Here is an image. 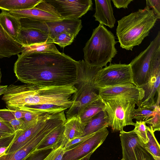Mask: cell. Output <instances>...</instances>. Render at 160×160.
<instances>
[{
    "label": "cell",
    "instance_id": "6da1fadb",
    "mask_svg": "<svg viewBox=\"0 0 160 160\" xmlns=\"http://www.w3.org/2000/svg\"><path fill=\"white\" fill-rule=\"evenodd\" d=\"M18 56L14 72L23 83L42 86L76 84V61L63 53L21 54Z\"/></svg>",
    "mask_w": 160,
    "mask_h": 160
},
{
    "label": "cell",
    "instance_id": "7a4b0ae2",
    "mask_svg": "<svg viewBox=\"0 0 160 160\" xmlns=\"http://www.w3.org/2000/svg\"><path fill=\"white\" fill-rule=\"evenodd\" d=\"M158 20L152 10L146 6L118 20L116 34L120 47L132 51L148 36Z\"/></svg>",
    "mask_w": 160,
    "mask_h": 160
},
{
    "label": "cell",
    "instance_id": "3957f363",
    "mask_svg": "<svg viewBox=\"0 0 160 160\" xmlns=\"http://www.w3.org/2000/svg\"><path fill=\"white\" fill-rule=\"evenodd\" d=\"M77 79L75 86L77 91L72 97L73 104L65 113L68 119L80 116L85 108L98 99L99 88L95 85L96 74L101 68L90 66L83 60L76 61Z\"/></svg>",
    "mask_w": 160,
    "mask_h": 160
},
{
    "label": "cell",
    "instance_id": "277c9868",
    "mask_svg": "<svg viewBox=\"0 0 160 160\" xmlns=\"http://www.w3.org/2000/svg\"><path fill=\"white\" fill-rule=\"evenodd\" d=\"M117 42L113 34L99 24L93 30L83 49L84 61L92 67L107 66L117 54L115 47Z\"/></svg>",
    "mask_w": 160,
    "mask_h": 160
},
{
    "label": "cell",
    "instance_id": "5b68a950",
    "mask_svg": "<svg viewBox=\"0 0 160 160\" xmlns=\"http://www.w3.org/2000/svg\"><path fill=\"white\" fill-rule=\"evenodd\" d=\"M160 54V31L148 46L129 64L133 84L140 88L146 84L151 75L153 61Z\"/></svg>",
    "mask_w": 160,
    "mask_h": 160
},
{
    "label": "cell",
    "instance_id": "8992f818",
    "mask_svg": "<svg viewBox=\"0 0 160 160\" xmlns=\"http://www.w3.org/2000/svg\"><path fill=\"white\" fill-rule=\"evenodd\" d=\"M103 101L108 117V126L113 132L120 131L126 126L134 125L132 115L135 103L120 98Z\"/></svg>",
    "mask_w": 160,
    "mask_h": 160
},
{
    "label": "cell",
    "instance_id": "52a82bcc",
    "mask_svg": "<svg viewBox=\"0 0 160 160\" xmlns=\"http://www.w3.org/2000/svg\"><path fill=\"white\" fill-rule=\"evenodd\" d=\"M133 84L129 64L111 63L101 68L97 72L95 86L100 88L118 85Z\"/></svg>",
    "mask_w": 160,
    "mask_h": 160
},
{
    "label": "cell",
    "instance_id": "ba28073f",
    "mask_svg": "<svg viewBox=\"0 0 160 160\" xmlns=\"http://www.w3.org/2000/svg\"><path fill=\"white\" fill-rule=\"evenodd\" d=\"M28 28L34 29L47 34L52 39L62 33H68L75 38L82 28L80 19H63L52 22H42L28 19Z\"/></svg>",
    "mask_w": 160,
    "mask_h": 160
},
{
    "label": "cell",
    "instance_id": "9c48e42d",
    "mask_svg": "<svg viewBox=\"0 0 160 160\" xmlns=\"http://www.w3.org/2000/svg\"><path fill=\"white\" fill-rule=\"evenodd\" d=\"M109 133L104 128L85 141L65 151L62 160H89L94 152L103 143Z\"/></svg>",
    "mask_w": 160,
    "mask_h": 160
},
{
    "label": "cell",
    "instance_id": "30bf717a",
    "mask_svg": "<svg viewBox=\"0 0 160 160\" xmlns=\"http://www.w3.org/2000/svg\"><path fill=\"white\" fill-rule=\"evenodd\" d=\"M98 94L104 101L116 98L125 99L138 107L144 97V91L133 83L106 87L99 89Z\"/></svg>",
    "mask_w": 160,
    "mask_h": 160
},
{
    "label": "cell",
    "instance_id": "8fae6325",
    "mask_svg": "<svg viewBox=\"0 0 160 160\" xmlns=\"http://www.w3.org/2000/svg\"><path fill=\"white\" fill-rule=\"evenodd\" d=\"M64 19H78L92 9V0H46Z\"/></svg>",
    "mask_w": 160,
    "mask_h": 160
},
{
    "label": "cell",
    "instance_id": "7c38bea8",
    "mask_svg": "<svg viewBox=\"0 0 160 160\" xmlns=\"http://www.w3.org/2000/svg\"><path fill=\"white\" fill-rule=\"evenodd\" d=\"M18 18H28L42 22H52L64 19L50 3L42 0L33 8L8 12Z\"/></svg>",
    "mask_w": 160,
    "mask_h": 160
},
{
    "label": "cell",
    "instance_id": "4fadbf2b",
    "mask_svg": "<svg viewBox=\"0 0 160 160\" xmlns=\"http://www.w3.org/2000/svg\"><path fill=\"white\" fill-rule=\"evenodd\" d=\"M55 129L53 124L47 122L27 144L15 152L2 154L0 156V160H23L29 154L34 152L43 139Z\"/></svg>",
    "mask_w": 160,
    "mask_h": 160
},
{
    "label": "cell",
    "instance_id": "5bb4252c",
    "mask_svg": "<svg viewBox=\"0 0 160 160\" xmlns=\"http://www.w3.org/2000/svg\"><path fill=\"white\" fill-rule=\"evenodd\" d=\"M160 54L154 60L150 77L147 82L140 88L144 91V97L138 107H150L156 106L155 97L160 90Z\"/></svg>",
    "mask_w": 160,
    "mask_h": 160
},
{
    "label": "cell",
    "instance_id": "9a60e30c",
    "mask_svg": "<svg viewBox=\"0 0 160 160\" xmlns=\"http://www.w3.org/2000/svg\"><path fill=\"white\" fill-rule=\"evenodd\" d=\"M54 113H47L29 128L23 131L18 130L16 132L13 139L5 153L15 152L27 144L41 129L50 115Z\"/></svg>",
    "mask_w": 160,
    "mask_h": 160
},
{
    "label": "cell",
    "instance_id": "2e32d148",
    "mask_svg": "<svg viewBox=\"0 0 160 160\" xmlns=\"http://www.w3.org/2000/svg\"><path fill=\"white\" fill-rule=\"evenodd\" d=\"M111 0H95V20L100 24L112 28L116 23Z\"/></svg>",
    "mask_w": 160,
    "mask_h": 160
},
{
    "label": "cell",
    "instance_id": "e0dca14e",
    "mask_svg": "<svg viewBox=\"0 0 160 160\" xmlns=\"http://www.w3.org/2000/svg\"><path fill=\"white\" fill-rule=\"evenodd\" d=\"M123 160H137L135 152V146L143 144L136 133L132 130L120 131L119 135Z\"/></svg>",
    "mask_w": 160,
    "mask_h": 160
},
{
    "label": "cell",
    "instance_id": "ac0fdd59",
    "mask_svg": "<svg viewBox=\"0 0 160 160\" xmlns=\"http://www.w3.org/2000/svg\"><path fill=\"white\" fill-rule=\"evenodd\" d=\"M86 125L81 121L78 115L67 119L64 124L62 144L65 146L68 141L84 136Z\"/></svg>",
    "mask_w": 160,
    "mask_h": 160
},
{
    "label": "cell",
    "instance_id": "d6986e66",
    "mask_svg": "<svg viewBox=\"0 0 160 160\" xmlns=\"http://www.w3.org/2000/svg\"><path fill=\"white\" fill-rule=\"evenodd\" d=\"M22 46L35 44L53 43V39L48 34L34 29L22 28L16 41Z\"/></svg>",
    "mask_w": 160,
    "mask_h": 160
},
{
    "label": "cell",
    "instance_id": "ffe728a7",
    "mask_svg": "<svg viewBox=\"0 0 160 160\" xmlns=\"http://www.w3.org/2000/svg\"><path fill=\"white\" fill-rule=\"evenodd\" d=\"M22 45L10 36L0 24V58L18 55L22 52Z\"/></svg>",
    "mask_w": 160,
    "mask_h": 160
},
{
    "label": "cell",
    "instance_id": "44dd1931",
    "mask_svg": "<svg viewBox=\"0 0 160 160\" xmlns=\"http://www.w3.org/2000/svg\"><path fill=\"white\" fill-rule=\"evenodd\" d=\"M0 24L4 30L16 41L22 28L20 19L12 16L8 11L2 10L0 13Z\"/></svg>",
    "mask_w": 160,
    "mask_h": 160
},
{
    "label": "cell",
    "instance_id": "7402d4cb",
    "mask_svg": "<svg viewBox=\"0 0 160 160\" xmlns=\"http://www.w3.org/2000/svg\"><path fill=\"white\" fill-rule=\"evenodd\" d=\"M64 131V125L54 130L39 143L35 150H52L59 146L62 141Z\"/></svg>",
    "mask_w": 160,
    "mask_h": 160
},
{
    "label": "cell",
    "instance_id": "603a6c76",
    "mask_svg": "<svg viewBox=\"0 0 160 160\" xmlns=\"http://www.w3.org/2000/svg\"><path fill=\"white\" fill-rule=\"evenodd\" d=\"M42 0H0V9L8 12L31 9Z\"/></svg>",
    "mask_w": 160,
    "mask_h": 160
},
{
    "label": "cell",
    "instance_id": "cb8c5ba5",
    "mask_svg": "<svg viewBox=\"0 0 160 160\" xmlns=\"http://www.w3.org/2000/svg\"><path fill=\"white\" fill-rule=\"evenodd\" d=\"M108 126L107 114L105 110L101 111L93 117L87 124L85 129L84 136L93 134Z\"/></svg>",
    "mask_w": 160,
    "mask_h": 160
},
{
    "label": "cell",
    "instance_id": "d4e9b609",
    "mask_svg": "<svg viewBox=\"0 0 160 160\" xmlns=\"http://www.w3.org/2000/svg\"><path fill=\"white\" fill-rule=\"evenodd\" d=\"M105 105L103 100L99 98L86 106L79 116L81 121L87 124L96 114L101 111L105 110Z\"/></svg>",
    "mask_w": 160,
    "mask_h": 160
},
{
    "label": "cell",
    "instance_id": "484cf974",
    "mask_svg": "<svg viewBox=\"0 0 160 160\" xmlns=\"http://www.w3.org/2000/svg\"><path fill=\"white\" fill-rule=\"evenodd\" d=\"M21 54L53 52L60 53L53 43L44 42L29 46H22Z\"/></svg>",
    "mask_w": 160,
    "mask_h": 160
},
{
    "label": "cell",
    "instance_id": "4316f807",
    "mask_svg": "<svg viewBox=\"0 0 160 160\" xmlns=\"http://www.w3.org/2000/svg\"><path fill=\"white\" fill-rule=\"evenodd\" d=\"M146 131L148 142L142 146L155 160H160V147L154 135L152 127L146 126Z\"/></svg>",
    "mask_w": 160,
    "mask_h": 160
},
{
    "label": "cell",
    "instance_id": "83f0119b",
    "mask_svg": "<svg viewBox=\"0 0 160 160\" xmlns=\"http://www.w3.org/2000/svg\"><path fill=\"white\" fill-rule=\"evenodd\" d=\"M24 111V115L23 118V122L18 130L23 131L27 129L36 123L46 114L49 113L40 112L37 111Z\"/></svg>",
    "mask_w": 160,
    "mask_h": 160
},
{
    "label": "cell",
    "instance_id": "f1b7e54d",
    "mask_svg": "<svg viewBox=\"0 0 160 160\" xmlns=\"http://www.w3.org/2000/svg\"><path fill=\"white\" fill-rule=\"evenodd\" d=\"M0 117L11 124L15 132L18 130L23 122V119H17L12 111L8 109H0Z\"/></svg>",
    "mask_w": 160,
    "mask_h": 160
},
{
    "label": "cell",
    "instance_id": "f546056e",
    "mask_svg": "<svg viewBox=\"0 0 160 160\" xmlns=\"http://www.w3.org/2000/svg\"><path fill=\"white\" fill-rule=\"evenodd\" d=\"M154 107H138L133 112L132 119L138 121H144L152 117L155 112Z\"/></svg>",
    "mask_w": 160,
    "mask_h": 160
},
{
    "label": "cell",
    "instance_id": "4dcf8cb0",
    "mask_svg": "<svg viewBox=\"0 0 160 160\" xmlns=\"http://www.w3.org/2000/svg\"><path fill=\"white\" fill-rule=\"evenodd\" d=\"M133 130L138 137L140 141L144 144L148 142L146 131V125L144 121H136Z\"/></svg>",
    "mask_w": 160,
    "mask_h": 160
},
{
    "label": "cell",
    "instance_id": "1f68e13d",
    "mask_svg": "<svg viewBox=\"0 0 160 160\" xmlns=\"http://www.w3.org/2000/svg\"><path fill=\"white\" fill-rule=\"evenodd\" d=\"M74 38L73 36L68 33H62L53 39V42L61 47L64 48L71 44Z\"/></svg>",
    "mask_w": 160,
    "mask_h": 160
},
{
    "label": "cell",
    "instance_id": "d6a6232c",
    "mask_svg": "<svg viewBox=\"0 0 160 160\" xmlns=\"http://www.w3.org/2000/svg\"><path fill=\"white\" fill-rule=\"evenodd\" d=\"M152 127L153 132L160 130V106L156 105L155 112L153 116L151 118L144 121Z\"/></svg>",
    "mask_w": 160,
    "mask_h": 160
},
{
    "label": "cell",
    "instance_id": "836d02e7",
    "mask_svg": "<svg viewBox=\"0 0 160 160\" xmlns=\"http://www.w3.org/2000/svg\"><path fill=\"white\" fill-rule=\"evenodd\" d=\"M65 151L64 146L60 145L52 149L42 160H62Z\"/></svg>",
    "mask_w": 160,
    "mask_h": 160
},
{
    "label": "cell",
    "instance_id": "e575fe53",
    "mask_svg": "<svg viewBox=\"0 0 160 160\" xmlns=\"http://www.w3.org/2000/svg\"><path fill=\"white\" fill-rule=\"evenodd\" d=\"M135 152L137 160H155L142 145L136 146Z\"/></svg>",
    "mask_w": 160,
    "mask_h": 160
},
{
    "label": "cell",
    "instance_id": "d590c367",
    "mask_svg": "<svg viewBox=\"0 0 160 160\" xmlns=\"http://www.w3.org/2000/svg\"><path fill=\"white\" fill-rule=\"evenodd\" d=\"M52 150L50 149L35 150L29 154L23 160H42Z\"/></svg>",
    "mask_w": 160,
    "mask_h": 160
},
{
    "label": "cell",
    "instance_id": "8d00e7d4",
    "mask_svg": "<svg viewBox=\"0 0 160 160\" xmlns=\"http://www.w3.org/2000/svg\"><path fill=\"white\" fill-rule=\"evenodd\" d=\"M147 7L152 10L158 19H160V0H147Z\"/></svg>",
    "mask_w": 160,
    "mask_h": 160
},
{
    "label": "cell",
    "instance_id": "74e56055",
    "mask_svg": "<svg viewBox=\"0 0 160 160\" xmlns=\"http://www.w3.org/2000/svg\"><path fill=\"white\" fill-rule=\"evenodd\" d=\"M94 133L80 137L68 141L64 147L65 151L76 146L85 141L92 136Z\"/></svg>",
    "mask_w": 160,
    "mask_h": 160
},
{
    "label": "cell",
    "instance_id": "f35d334b",
    "mask_svg": "<svg viewBox=\"0 0 160 160\" xmlns=\"http://www.w3.org/2000/svg\"><path fill=\"white\" fill-rule=\"evenodd\" d=\"M0 131L11 134L15 133L11 124L5 121H0Z\"/></svg>",
    "mask_w": 160,
    "mask_h": 160
},
{
    "label": "cell",
    "instance_id": "ab89813d",
    "mask_svg": "<svg viewBox=\"0 0 160 160\" xmlns=\"http://www.w3.org/2000/svg\"><path fill=\"white\" fill-rule=\"evenodd\" d=\"M132 0H112L114 5L117 8H123L125 9L128 8V5Z\"/></svg>",
    "mask_w": 160,
    "mask_h": 160
},
{
    "label": "cell",
    "instance_id": "60d3db41",
    "mask_svg": "<svg viewBox=\"0 0 160 160\" xmlns=\"http://www.w3.org/2000/svg\"><path fill=\"white\" fill-rule=\"evenodd\" d=\"M15 135V133L11 136L0 139V148L9 146L12 143Z\"/></svg>",
    "mask_w": 160,
    "mask_h": 160
},
{
    "label": "cell",
    "instance_id": "b9f144b4",
    "mask_svg": "<svg viewBox=\"0 0 160 160\" xmlns=\"http://www.w3.org/2000/svg\"><path fill=\"white\" fill-rule=\"evenodd\" d=\"M15 118L18 119H23L24 111L22 110L12 111Z\"/></svg>",
    "mask_w": 160,
    "mask_h": 160
},
{
    "label": "cell",
    "instance_id": "7bdbcfd3",
    "mask_svg": "<svg viewBox=\"0 0 160 160\" xmlns=\"http://www.w3.org/2000/svg\"><path fill=\"white\" fill-rule=\"evenodd\" d=\"M8 86L0 85V96L3 94Z\"/></svg>",
    "mask_w": 160,
    "mask_h": 160
},
{
    "label": "cell",
    "instance_id": "ee69618b",
    "mask_svg": "<svg viewBox=\"0 0 160 160\" xmlns=\"http://www.w3.org/2000/svg\"><path fill=\"white\" fill-rule=\"evenodd\" d=\"M15 134V133H14ZM12 134L5 133L0 131V139L11 136Z\"/></svg>",
    "mask_w": 160,
    "mask_h": 160
},
{
    "label": "cell",
    "instance_id": "f6af8a7d",
    "mask_svg": "<svg viewBox=\"0 0 160 160\" xmlns=\"http://www.w3.org/2000/svg\"><path fill=\"white\" fill-rule=\"evenodd\" d=\"M8 147V146L0 148V156L5 153Z\"/></svg>",
    "mask_w": 160,
    "mask_h": 160
},
{
    "label": "cell",
    "instance_id": "bcb514c9",
    "mask_svg": "<svg viewBox=\"0 0 160 160\" xmlns=\"http://www.w3.org/2000/svg\"><path fill=\"white\" fill-rule=\"evenodd\" d=\"M2 76V72H1V69L0 68V83L1 82V81Z\"/></svg>",
    "mask_w": 160,
    "mask_h": 160
},
{
    "label": "cell",
    "instance_id": "7dc6e473",
    "mask_svg": "<svg viewBox=\"0 0 160 160\" xmlns=\"http://www.w3.org/2000/svg\"><path fill=\"white\" fill-rule=\"evenodd\" d=\"M121 160H123L122 159Z\"/></svg>",
    "mask_w": 160,
    "mask_h": 160
}]
</instances>
